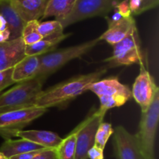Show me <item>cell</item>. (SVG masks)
Instances as JSON below:
<instances>
[{"label": "cell", "instance_id": "1", "mask_svg": "<svg viewBox=\"0 0 159 159\" xmlns=\"http://www.w3.org/2000/svg\"><path fill=\"white\" fill-rule=\"evenodd\" d=\"M106 72L107 69L101 68L94 72L71 78L44 91L42 90L37 96L34 106L45 109L65 107L72 99L88 91L89 87L99 80Z\"/></svg>", "mask_w": 159, "mask_h": 159}, {"label": "cell", "instance_id": "2", "mask_svg": "<svg viewBox=\"0 0 159 159\" xmlns=\"http://www.w3.org/2000/svg\"><path fill=\"white\" fill-rule=\"evenodd\" d=\"M45 79L36 77L17 83L16 86L0 94V113L34 107Z\"/></svg>", "mask_w": 159, "mask_h": 159}, {"label": "cell", "instance_id": "3", "mask_svg": "<svg viewBox=\"0 0 159 159\" xmlns=\"http://www.w3.org/2000/svg\"><path fill=\"white\" fill-rule=\"evenodd\" d=\"M99 41L100 39L98 37L75 46L63 48L58 51H53L51 53L40 55V66L37 77L47 79L48 75L61 68L70 61L82 57L91 51Z\"/></svg>", "mask_w": 159, "mask_h": 159}, {"label": "cell", "instance_id": "4", "mask_svg": "<svg viewBox=\"0 0 159 159\" xmlns=\"http://www.w3.org/2000/svg\"><path fill=\"white\" fill-rule=\"evenodd\" d=\"M159 119V90L156 92L152 103L142 113L139 130L136 134L141 152L146 159H155V141Z\"/></svg>", "mask_w": 159, "mask_h": 159}, {"label": "cell", "instance_id": "5", "mask_svg": "<svg viewBox=\"0 0 159 159\" xmlns=\"http://www.w3.org/2000/svg\"><path fill=\"white\" fill-rule=\"evenodd\" d=\"M48 111L43 107H34L0 113V136L5 140L16 137L17 133Z\"/></svg>", "mask_w": 159, "mask_h": 159}, {"label": "cell", "instance_id": "6", "mask_svg": "<svg viewBox=\"0 0 159 159\" xmlns=\"http://www.w3.org/2000/svg\"><path fill=\"white\" fill-rule=\"evenodd\" d=\"M120 0H77L67 18L60 22L65 28L77 22L95 16L107 17Z\"/></svg>", "mask_w": 159, "mask_h": 159}, {"label": "cell", "instance_id": "7", "mask_svg": "<svg viewBox=\"0 0 159 159\" xmlns=\"http://www.w3.org/2000/svg\"><path fill=\"white\" fill-rule=\"evenodd\" d=\"M113 47V56L106 60L112 66L130 65L142 61L141 40L136 26H134L125 38Z\"/></svg>", "mask_w": 159, "mask_h": 159}, {"label": "cell", "instance_id": "8", "mask_svg": "<svg viewBox=\"0 0 159 159\" xmlns=\"http://www.w3.org/2000/svg\"><path fill=\"white\" fill-rule=\"evenodd\" d=\"M106 113L98 110L89 116L77 128L75 159H88V152L95 144V136Z\"/></svg>", "mask_w": 159, "mask_h": 159}, {"label": "cell", "instance_id": "9", "mask_svg": "<svg viewBox=\"0 0 159 159\" xmlns=\"http://www.w3.org/2000/svg\"><path fill=\"white\" fill-rule=\"evenodd\" d=\"M139 63L141 65L140 73L134 83L131 93L141 107L142 113H144L152 103L155 93L159 89L155 84L154 78L151 75L148 70L145 68L142 61Z\"/></svg>", "mask_w": 159, "mask_h": 159}, {"label": "cell", "instance_id": "10", "mask_svg": "<svg viewBox=\"0 0 159 159\" xmlns=\"http://www.w3.org/2000/svg\"><path fill=\"white\" fill-rule=\"evenodd\" d=\"M113 133L116 159H146L140 148L136 135L129 133L122 126L116 127Z\"/></svg>", "mask_w": 159, "mask_h": 159}, {"label": "cell", "instance_id": "11", "mask_svg": "<svg viewBox=\"0 0 159 159\" xmlns=\"http://www.w3.org/2000/svg\"><path fill=\"white\" fill-rule=\"evenodd\" d=\"M25 47L21 37L0 43V71L12 68L25 57Z\"/></svg>", "mask_w": 159, "mask_h": 159}, {"label": "cell", "instance_id": "12", "mask_svg": "<svg viewBox=\"0 0 159 159\" xmlns=\"http://www.w3.org/2000/svg\"><path fill=\"white\" fill-rule=\"evenodd\" d=\"M98 97L102 96H124L130 99L131 90L128 86L120 83L117 77H110L93 82L88 89Z\"/></svg>", "mask_w": 159, "mask_h": 159}, {"label": "cell", "instance_id": "13", "mask_svg": "<svg viewBox=\"0 0 159 159\" xmlns=\"http://www.w3.org/2000/svg\"><path fill=\"white\" fill-rule=\"evenodd\" d=\"M12 7L25 22L42 19L48 0H10Z\"/></svg>", "mask_w": 159, "mask_h": 159}, {"label": "cell", "instance_id": "14", "mask_svg": "<svg viewBox=\"0 0 159 159\" xmlns=\"http://www.w3.org/2000/svg\"><path fill=\"white\" fill-rule=\"evenodd\" d=\"M40 66V56H26L12 68V79L20 83L37 77Z\"/></svg>", "mask_w": 159, "mask_h": 159}, {"label": "cell", "instance_id": "15", "mask_svg": "<svg viewBox=\"0 0 159 159\" xmlns=\"http://www.w3.org/2000/svg\"><path fill=\"white\" fill-rule=\"evenodd\" d=\"M0 15L6 20L8 30L10 32L9 40L21 37L26 23L12 7L10 0H0Z\"/></svg>", "mask_w": 159, "mask_h": 159}, {"label": "cell", "instance_id": "16", "mask_svg": "<svg viewBox=\"0 0 159 159\" xmlns=\"http://www.w3.org/2000/svg\"><path fill=\"white\" fill-rule=\"evenodd\" d=\"M134 26H136V23L132 16L123 18L116 23H109L108 29L99 37L100 40H106L113 46L125 38Z\"/></svg>", "mask_w": 159, "mask_h": 159}, {"label": "cell", "instance_id": "17", "mask_svg": "<svg viewBox=\"0 0 159 159\" xmlns=\"http://www.w3.org/2000/svg\"><path fill=\"white\" fill-rule=\"evenodd\" d=\"M16 137L32 141L45 148L57 149L63 140L57 134L48 130H20Z\"/></svg>", "mask_w": 159, "mask_h": 159}, {"label": "cell", "instance_id": "18", "mask_svg": "<svg viewBox=\"0 0 159 159\" xmlns=\"http://www.w3.org/2000/svg\"><path fill=\"white\" fill-rule=\"evenodd\" d=\"M43 148H45L23 138L20 140L9 139L6 140L0 147V153L2 154L6 158H9L14 155Z\"/></svg>", "mask_w": 159, "mask_h": 159}, {"label": "cell", "instance_id": "19", "mask_svg": "<svg viewBox=\"0 0 159 159\" xmlns=\"http://www.w3.org/2000/svg\"><path fill=\"white\" fill-rule=\"evenodd\" d=\"M77 0H48L42 19L55 17V20L61 22L68 16L74 9Z\"/></svg>", "mask_w": 159, "mask_h": 159}, {"label": "cell", "instance_id": "20", "mask_svg": "<svg viewBox=\"0 0 159 159\" xmlns=\"http://www.w3.org/2000/svg\"><path fill=\"white\" fill-rule=\"evenodd\" d=\"M69 35H71V34H64L62 37H57V38L47 37V38H43L40 41L34 44L26 45L25 54L26 56H40L48 54L54 51L57 45L65 38H67Z\"/></svg>", "mask_w": 159, "mask_h": 159}, {"label": "cell", "instance_id": "21", "mask_svg": "<svg viewBox=\"0 0 159 159\" xmlns=\"http://www.w3.org/2000/svg\"><path fill=\"white\" fill-rule=\"evenodd\" d=\"M77 128H75L57 148L58 159H75L76 149Z\"/></svg>", "mask_w": 159, "mask_h": 159}, {"label": "cell", "instance_id": "22", "mask_svg": "<svg viewBox=\"0 0 159 159\" xmlns=\"http://www.w3.org/2000/svg\"><path fill=\"white\" fill-rule=\"evenodd\" d=\"M37 30L42 37V39L47 38V37L57 38V37H62L65 34L63 33L64 28L62 27L60 22L57 20L39 23Z\"/></svg>", "mask_w": 159, "mask_h": 159}, {"label": "cell", "instance_id": "23", "mask_svg": "<svg viewBox=\"0 0 159 159\" xmlns=\"http://www.w3.org/2000/svg\"><path fill=\"white\" fill-rule=\"evenodd\" d=\"M39 21L32 20L26 23L23 31L21 38L26 45H31L42 40V37L37 30Z\"/></svg>", "mask_w": 159, "mask_h": 159}, {"label": "cell", "instance_id": "24", "mask_svg": "<svg viewBox=\"0 0 159 159\" xmlns=\"http://www.w3.org/2000/svg\"><path fill=\"white\" fill-rule=\"evenodd\" d=\"M113 132H114V130L112 127L111 124L102 121L99 124L96 136H95V145L104 150L109 138L113 134Z\"/></svg>", "mask_w": 159, "mask_h": 159}, {"label": "cell", "instance_id": "25", "mask_svg": "<svg viewBox=\"0 0 159 159\" xmlns=\"http://www.w3.org/2000/svg\"><path fill=\"white\" fill-rule=\"evenodd\" d=\"M100 107L99 110L107 113V111L113 107H119L124 105L129 99L124 96H100Z\"/></svg>", "mask_w": 159, "mask_h": 159}, {"label": "cell", "instance_id": "26", "mask_svg": "<svg viewBox=\"0 0 159 159\" xmlns=\"http://www.w3.org/2000/svg\"><path fill=\"white\" fill-rule=\"evenodd\" d=\"M12 68L0 71V93L7 87L14 84L12 79Z\"/></svg>", "mask_w": 159, "mask_h": 159}, {"label": "cell", "instance_id": "27", "mask_svg": "<svg viewBox=\"0 0 159 159\" xmlns=\"http://www.w3.org/2000/svg\"><path fill=\"white\" fill-rule=\"evenodd\" d=\"M32 159H58L57 149L44 148L37 153Z\"/></svg>", "mask_w": 159, "mask_h": 159}, {"label": "cell", "instance_id": "28", "mask_svg": "<svg viewBox=\"0 0 159 159\" xmlns=\"http://www.w3.org/2000/svg\"><path fill=\"white\" fill-rule=\"evenodd\" d=\"M115 9L118 11L121 16L124 18H128L132 16L130 12V6H129V0H121L115 6Z\"/></svg>", "mask_w": 159, "mask_h": 159}, {"label": "cell", "instance_id": "29", "mask_svg": "<svg viewBox=\"0 0 159 159\" xmlns=\"http://www.w3.org/2000/svg\"><path fill=\"white\" fill-rule=\"evenodd\" d=\"M103 151L96 145H93L88 152V158L90 159H103Z\"/></svg>", "mask_w": 159, "mask_h": 159}, {"label": "cell", "instance_id": "30", "mask_svg": "<svg viewBox=\"0 0 159 159\" xmlns=\"http://www.w3.org/2000/svg\"><path fill=\"white\" fill-rule=\"evenodd\" d=\"M129 6H130L131 14L134 15L141 14L142 0H129Z\"/></svg>", "mask_w": 159, "mask_h": 159}, {"label": "cell", "instance_id": "31", "mask_svg": "<svg viewBox=\"0 0 159 159\" xmlns=\"http://www.w3.org/2000/svg\"><path fill=\"white\" fill-rule=\"evenodd\" d=\"M158 3L159 0H142L141 13L157 7L158 6Z\"/></svg>", "mask_w": 159, "mask_h": 159}, {"label": "cell", "instance_id": "32", "mask_svg": "<svg viewBox=\"0 0 159 159\" xmlns=\"http://www.w3.org/2000/svg\"><path fill=\"white\" fill-rule=\"evenodd\" d=\"M41 150H43V149H41ZM41 150L34 151V152H26V153L20 154V155H14V156L10 157V158H9L7 159H32L36 155H37V153H39V152H40Z\"/></svg>", "mask_w": 159, "mask_h": 159}, {"label": "cell", "instance_id": "33", "mask_svg": "<svg viewBox=\"0 0 159 159\" xmlns=\"http://www.w3.org/2000/svg\"><path fill=\"white\" fill-rule=\"evenodd\" d=\"M9 37H10V32L9 30L0 31V43L8 41L9 40Z\"/></svg>", "mask_w": 159, "mask_h": 159}, {"label": "cell", "instance_id": "34", "mask_svg": "<svg viewBox=\"0 0 159 159\" xmlns=\"http://www.w3.org/2000/svg\"><path fill=\"white\" fill-rule=\"evenodd\" d=\"M6 30H8L7 23H6L5 19L0 15V31Z\"/></svg>", "mask_w": 159, "mask_h": 159}, {"label": "cell", "instance_id": "35", "mask_svg": "<svg viewBox=\"0 0 159 159\" xmlns=\"http://www.w3.org/2000/svg\"><path fill=\"white\" fill-rule=\"evenodd\" d=\"M0 159H7L2 153H0Z\"/></svg>", "mask_w": 159, "mask_h": 159}]
</instances>
